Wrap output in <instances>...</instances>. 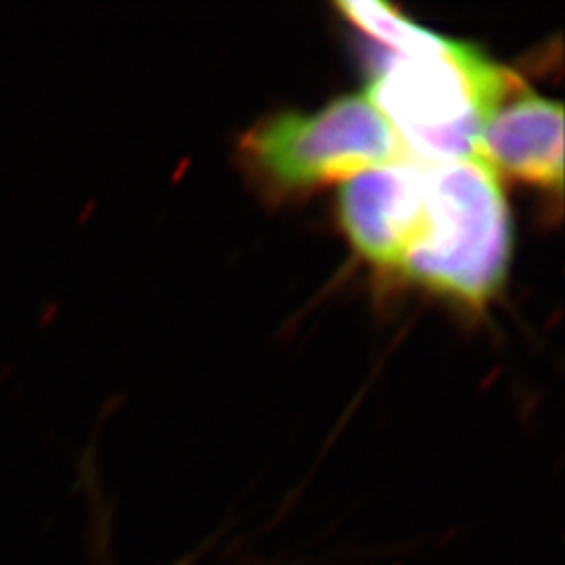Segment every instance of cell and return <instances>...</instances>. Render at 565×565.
Wrapping results in <instances>:
<instances>
[{"mask_svg":"<svg viewBox=\"0 0 565 565\" xmlns=\"http://www.w3.org/2000/svg\"><path fill=\"white\" fill-rule=\"evenodd\" d=\"M524 82L465 42L445 39L436 49L401 55L375 49L369 102L396 137L424 163L480 160L488 118Z\"/></svg>","mask_w":565,"mask_h":565,"instance_id":"6da1fadb","label":"cell"},{"mask_svg":"<svg viewBox=\"0 0 565 565\" xmlns=\"http://www.w3.org/2000/svg\"><path fill=\"white\" fill-rule=\"evenodd\" d=\"M513 226L484 160L425 163L424 221L398 273L446 298L482 306L505 281Z\"/></svg>","mask_w":565,"mask_h":565,"instance_id":"7a4b0ae2","label":"cell"},{"mask_svg":"<svg viewBox=\"0 0 565 565\" xmlns=\"http://www.w3.org/2000/svg\"><path fill=\"white\" fill-rule=\"evenodd\" d=\"M403 142L366 95H348L319 111L260 121L243 153L266 184L298 193L403 160Z\"/></svg>","mask_w":565,"mask_h":565,"instance_id":"3957f363","label":"cell"},{"mask_svg":"<svg viewBox=\"0 0 565 565\" xmlns=\"http://www.w3.org/2000/svg\"><path fill=\"white\" fill-rule=\"evenodd\" d=\"M425 163L398 160L343 182L338 212L366 263L398 273L424 221Z\"/></svg>","mask_w":565,"mask_h":565,"instance_id":"277c9868","label":"cell"},{"mask_svg":"<svg viewBox=\"0 0 565 565\" xmlns=\"http://www.w3.org/2000/svg\"><path fill=\"white\" fill-rule=\"evenodd\" d=\"M480 160L515 181L562 193L564 107L518 88L488 118L478 145Z\"/></svg>","mask_w":565,"mask_h":565,"instance_id":"5b68a950","label":"cell"}]
</instances>
